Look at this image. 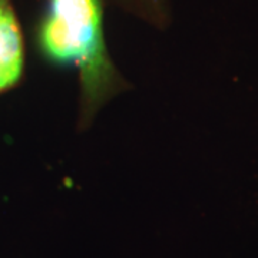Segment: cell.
<instances>
[{"label":"cell","instance_id":"7a4b0ae2","mask_svg":"<svg viewBox=\"0 0 258 258\" xmlns=\"http://www.w3.org/2000/svg\"><path fill=\"white\" fill-rule=\"evenodd\" d=\"M0 64L15 76H20L23 64L22 36L15 15L6 2L0 8Z\"/></svg>","mask_w":258,"mask_h":258},{"label":"cell","instance_id":"6da1fadb","mask_svg":"<svg viewBox=\"0 0 258 258\" xmlns=\"http://www.w3.org/2000/svg\"><path fill=\"white\" fill-rule=\"evenodd\" d=\"M42 43L55 60L78 64L89 85L101 81L108 63L98 0H52L50 15L42 29Z\"/></svg>","mask_w":258,"mask_h":258},{"label":"cell","instance_id":"277c9868","mask_svg":"<svg viewBox=\"0 0 258 258\" xmlns=\"http://www.w3.org/2000/svg\"><path fill=\"white\" fill-rule=\"evenodd\" d=\"M2 3H3V0H0V8H2Z\"/></svg>","mask_w":258,"mask_h":258},{"label":"cell","instance_id":"3957f363","mask_svg":"<svg viewBox=\"0 0 258 258\" xmlns=\"http://www.w3.org/2000/svg\"><path fill=\"white\" fill-rule=\"evenodd\" d=\"M18 79V76H15L12 72H9L8 69H5V68L0 64V91L5 89V88H8L10 85H13Z\"/></svg>","mask_w":258,"mask_h":258}]
</instances>
